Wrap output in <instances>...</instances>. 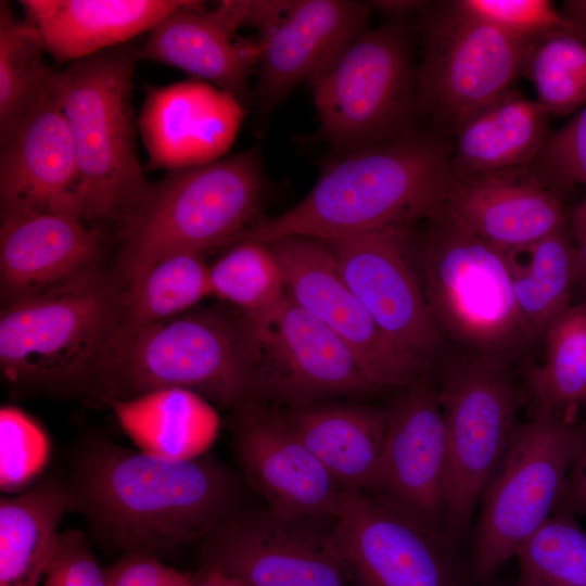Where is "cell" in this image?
<instances>
[{
  "instance_id": "obj_1",
  "label": "cell",
  "mask_w": 586,
  "mask_h": 586,
  "mask_svg": "<svg viewBox=\"0 0 586 586\" xmlns=\"http://www.w3.org/2000/svg\"><path fill=\"white\" fill-rule=\"evenodd\" d=\"M65 484L71 510L122 555L196 546L241 508L238 479L213 457L170 459L100 437L76 451Z\"/></svg>"
},
{
  "instance_id": "obj_2",
  "label": "cell",
  "mask_w": 586,
  "mask_h": 586,
  "mask_svg": "<svg viewBox=\"0 0 586 586\" xmlns=\"http://www.w3.org/2000/svg\"><path fill=\"white\" fill-rule=\"evenodd\" d=\"M453 179L451 149L412 129L337 155L301 202L280 215L258 219L237 239L324 241L411 226L444 204Z\"/></svg>"
},
{
  "instance_id": "obj_3",
  "label": "cell",
  "mask_w": 586,
  "mask_h": 586,
  "mask_svg": "<svg viewBox=\"0 0 586 586\" xmlns=\"http://www.w3.org/2000/svg\"><path fill=\"white\" fill-rule=\"evenodd\" d=\"M182 388L233 411L254 399L243 320L198 311L117 328L88 391L105 403Z\"/></svg>"
},
{
  "instance_id": "obj_4",
  "label": "cell",
  "mask_w": 586,
  "mask_h": 586,
  "mask_svg": "<svg viewBox=\"0 0 586 586\" xmlns=\"http://www.w3.org/2000/svg\"><path fill=\"white\" fill-rule=\"evenodd\" d=\"M265 178L257 148L167 170L127 216L120 250L125 281L178 253L204 256L258 220Z\"/></svg>"
},
{
  "instance_id": "obj_5",
  "label": "cell",
  "mask_w": 586,
  "mask_h": 586,
  "mask_svg": "<svg viewBox=\"0 0 586 586\" xmlns=\"http://www.w3.org/2000/svg\"><path fill=\"white\" fill-rule=\"evenodd\" d=\"M136 51L119 46L55 71L53 92L67 123L80 176L85 221L124 220L149 188L136 146Z\"/></svg>"
},
{
  "instance_id": "obj_6",
  "label": "cell",
  "mask_w": 586,
  "mask_h": 586,
  "mask_svg": "<svg viewBox=\"0 0 586 586\" xmlns=\"http://www.w3.org/2000/svg\"><path fill=\"white\" fill-rule=\"evenodd\" d=\"M119 319L120 295L94 267L9 301L1 370L16 385L88 390Z\"/></svg>"
},
{
  "instance_id": "obj_7",
  "label": "cell",
  "mask_w": 586,
  "mask_h": 586,
  "mask_svg": "<svg viewBox=\"0 0 586 586\" xmlns=\"http://www.w3.org/2000/svg\"><path fill=\"white\" fill-rule=\"evenodd\" d=\"M400 22L367 29L309 81L318 135L337 155L413 129L416 69L409 33Z\"/></svg>"
},
{
  "instance_id": "obj_8",
  "label": "cell",
  "mask_w": 586,
  "mask_h": 586,
  "mask_svg": "<svg viewBox=\"0 0 586 586\" xmlns=\"http://www.w3.org/2000/svg\"><path fill=\"white\" fill-rule=\"evenodd\" d=\"M426 219L423 292L438 329L473 353L506 357L533 336L517 308L507 252L463 229L443 205Z\"/></svg>"
},
{
  "instance_id": "obj_9",
  "label": "cell",
  "mask_w": 586,
  "mask_h": 586,
  "mask_svg": "<svg viewBox=\"0 0 586 586\" xmlns=\"http://www.w3.org/2000/svg\"><path fill=\"white\" fill-rule=\"evenodd\" d=\"M586 432L572 415L535 410L517 425L480 498L473 559L493 576L556 511Z\"/></svg>"
},
{
  "instance_id": "obj_10",
  "label": "cell",
  "mask_w": 586,
  "mask_h": 586,
  "mask_svg": "<svg viewBox=\"0 0 586 586\" xmlns=\"http://www.w3.org/2000/svg\"><path fill=\"white\" fill-rule=\"evenodd\" d=\"M437 391L447 438L444 530L456 539L510 443L519 399L506 357L479 353L451 361Z\"/></svg>"
},
{
  "instance_id": "obj_11",
  "label": "cell",
  "mask_w": 586,
  "mask_h": 586,
  "mask_svg": "<svg viewBox=\"0 0 586 586\" xmlns=\"http://www.w3.org/2000/svg\"><path fill=\"white\" fill-rule=\"evenodd\" d=\"M423 53L416 69L419 109L454 132L475 111L511 88L524 43L458 10L422 12Z\"/></svg>"
},
{
  "instance_id": "obj_12",
  "label": "cell",
  "mask_w": 586,
  "mask_h": 586,
  "mask_svg": "<svg viewBox=\"0 0 586 586\" xmlns=\"http://www.w3.org/2000/svg\"><path fill=\"white\" fill-rule=\"evenodd\" d=\"M254 399L289 407L378 391L351 347L288 294L243 317Z\"/></svg>"
},
{
  "instance_id": "obj_13",
  "label": "cell",
  "mask_w": 586,
  "mask_h": 586,
  "mask_svg": "<svg viewBox=\"0 0 586 586\" xmlns=\"http://www.w3.org/2000/svg\"><path fill=\"white\" fill-rule=\"evenodd\" d=\"M330 540L349 586H455L448 535L375 492H345Z\"/></svg>"
},
{
  "instance_id": "obj_14",
  "label": "cell",
  "mask_w": 586,
  "mask_h": 586,
  "mask_svg": "<svg viewBox=\"0 0 586 586\" xmlns=\"http://www.w3.org/2000/svg\"><path fill=\"white\" fill-rule=\"evenodd\" d=\"M199 566L243 586H349L330 530L239 508L198 545Z\"/></svg>"
},
{
  "instance_id": "obj_15",
  "label": "cell",
  "mask_w": 586,
  "mask_h": 586,
  "mask_svg": "<svg viewBox=\"0 0 586 586\" xmlns=\"http://www.w3.org/2000/svg\"><path fill=\"white\" fill-rule=\"evenodd\" d=\"M267 244L281 266L286 294L351 347L378 390H407L424 379L425 367L382 332L322 241L290 237Z\"/></svg>"
},
{
  "instance_id": "obj_16",
  "label": "cell",
  "mask_w": 586,
  "mask_h": 586,
  "mask_svg": "<svg viewBox=\"0 0 586 586\" xmlns=\"http://www.w3.org/2000/svg\"><path fill=\"white\" fill-rule=\"evenodd\" d=\"M410 228L394 226L322 242L382 332L426 367L440 348L442 332L411 267Z\"/></svg>"
},
{
  "instance_id": "obj_17",
  "label": "cell",
  "mask_w": 586,
  "mask_h": 586,
  "mask_svg": "<svg viewBox=\"0 0 586 586\" xmlns=\"http://www.w3.org/2000/svg\"><path fill=\"white\" fill-rule=\"evenodd\" d=\"M232 446L245 481L277 517L333 521L345 491L295 435L278 407L251 400L234 410Z\"/></svg>"
},
{
  "instance_id": "obj_18",
  "label": "cell",
  "mask_w": 586,
  "mask_h": 586,
  "mask_svg": "<svg viewBox=\"0 0 586 586\" xmlns=\"http://www.w3.org/2000/svg\"><path fill=\"white\" fill-rule=\"evenodd\" d=\"M387 412L375 493L445 532L447 438L438 391L423 379L407 388Z\"/></svg>"
},
{
  "instance_id": "obj_19",
  "label": "cell",
  "mask_w": 586,
  "mask_h": 586,
  "mask_svg": "<svg viewBox=\"0 0 586 586\" xmlns=\"http://www.w3.org/2000/svg\"><path fill=\"white\" fill-rule=\"evenodd\" d=\"M371 5L351 0L291 1L260 34L257 97L272 111L300 82L310 81L367 30Z\"/></svg>"
},
{
  "instance_id": "obj_20",
  "label": "cell",
  "mask_w": 586,
  "mask_h": 586,
  "mask_svg": "<svg viewBox=\"0 0 586 586\" xmlns=\"http://www.w3.org/2000/svg\"><path fill=\"white\" fill-rule=\"evenodd\" d=\"M443 206L463 229L505 252L566 227L558 194L527 167L454 176Z\"/></svg>"
},
{
  "instance_id": "obj_21",
  "label": "cell",
  "mask_w": 586,
  "mask_h": 586,
  "mask_svg": "<svg viewBox=\"0 0 586 586\" xmlns=\"http://www.w3.org/2000/svg\"><path fill=\"white\" fill-rule=\"evenodd\" d=\"M241 109L200 80L149 87L138 119L148 167L171 170L219 158L233 140Z\"/></svg>"
},
{
  "instance_id": "obj_22",
  "label": "cell",
  "mask_w": 586,
  "mask_h": 586,
  "mask_svg": "<svg viewBox=\"0 0 586 586\" xmlns=\"http://www.w3.org/2000/svg\"><path fill=\"white\" fill-rule=\"evenodd\" d=\"M239 27L232 1L205 10L203 2L190 0L149 31L136 55L213 82L242 105L262 47L258 39L238 36Z\"/></svg>"
},
{
  "instance_id": "obj_23",
  "label": "cell",
  "mask_w": 586,
  "mask_h": 586,
  "mask_svg": "<svg viewBox=\"0 0 586 586\" xmlns=\"http://www.w3.org/2000/svg\"><path fill=\"white\" fill-rule=\"evenodd\" d=\"M72 136L53 92L1 144V212H61L81 217Z\"/></svg>"
},
{
  "instance_id": "obj_24",
  "label": "cell",
  "mask_w": 586,
  "mask_h": 586,
  "mask_svg": "<svg viewBox=\"0 0 586 586\" xmlns=\"http://www.w3.org/2000/svg\"><path fill=\"white\" fill-rule=\"evenodd\" d=\"M100 247V230L77 215L1 212L0 281L7 301L93 268Z\"/></svg>"
},
{
  "instance_id": "obj_25",
  "label": "cell",
  "mask_w": 586,
  "mask_h": 586,
  "mask_svg": "<svg viewBox=\"0 0 586 586\" xmlns=\"http://www.w3.org/2000/svg\"><path fill=\"white\" fill-rule=\"evenodd\" d=\"M190 0H23L44 50L69 64L153 29Z\"/></svg>"
},
{
  "instance_id": "obj_26",
  "label": "cell",
  "mask_w": 586,
  "mask_h": 586,
  "mask_svg": "<svg viewBox=\"0 0 586 586\" xmlns=\"http://www.w3.org/2000/svg\"><path fill=\"white\" fill-rule=\"evenodd\" d=\"M283 419L345 492H377L387 410L323 402L279 408Z\"/></svg>"
},
{
  "instance_id": "obj_27",
  "label": "cell",
  "mask_w": 586,
  "mask_h": 586,
  "mask_svg": "<svg viewBox=\"0 0 586 586\" xmlns=\"http://www.w3.org/2000/svg\"><path fill=\"white\" fill-rule=\"evenodd\" d=\"M549 117L537 100L511 88L502 92L455 130L454 176L528 166L550 132Z\"/></svg>"
},
{
  "instance_id": "obj_28",
  "label": "cell",
  "mask_w": 586,
  "mask_h": 586,
  "mask_svg": "<svg viewBox=\"0 0 586 586\" xmlns=\"http://www.w3.org/2000/svg\"><path fill=\"white\" fill-rule=\"evenodd\" d=\"M71 510L65 481L43 476L0 500V586H38Z\"/></svg>"
},
{
  "instance_id": "obj_29",
  "label": "cell",
  "mask_w": 586,
  "mask_h": 586,
  "mask_svg": "<svg viewBox=\"0 0 586 586\" xmlns=\"http://www.w3.org/2000/svg\"><path fill=\"white\" fill-rule=\"evenodd\" d=\"M106 404L140 450L170 459L203 455L219 426L211 403L188 390H158Z\"/></svg>"
},
{
  "instance_id": "obj_30",
  "label": "cell",
  "mask_w": 586,
  "mask_h": 586,
  "mask_svg": "<svg viewBox=\"0 0 586 586\" xmlns=\"http://www.w3.org/2000/svg\"><path fill=\"white\" fill-rule=\"evenodd\" d=\"M521 251L524 262L507 252L517 308L531 334L544 335L571 306L575 243L565 227Z\"/></svg>"
},
{
  "instance_id": "obj_31",
  "label": "cell",
  "mask_w": 586,
  "mask_h": 586,
  "mask_svg": "<svg viewBox=\"0 0 586 586\" xmlns=\"http://www.w3.org/2000/svg\"><path fill=\"white\" fill-rule=\"evenodd\" d=\"M42 39L27 18L0 4V142L5 143L52 89L55 71L44 61Z\"/></svg>"
},
{
  "instance_id": "obj_32",
  "label": "cell",
  "mask_w": 586,
  "mask_h": 586,
  "mask_svg": "<svg viewBox=\"0 0 586 586\" xmlns=\"http://www.w3.org/2000/svg\"><path fill=\"white\" fill-rule=\"evenodd\" d=\"M120 295L117 328L130 329L183 314L211 294L209 266L202 255L166 256L129 280Z\"/></svg>"
},
{
  "instance_id": "obj_33",
  "label": "cell",
  "mask_w": 586,
  "mask_h": 586,
  "mask_svg": "<svg viewBox=\"0 0 586 586\" xmlns=\"http://www.w3.org/2000/svg\"><path fill=\"white\" fill-rule=\"evenodd\" d=\"M544 335L545 361L531 377L535 410L572 415L586 400V302L571 305Z\"/></svg>"
},
{
  "instance_id": "obj_34",
  "label": "cell",
  "mask_w": 586,
  "mask_h": 586,
  "mask_svg": "<svg viewBox=\"0 0 586 586\" xmlns=\"http://www.w3.org/2000/svg\"><path fill=\"white\" fill-rule=\"evenodd\" d=\"M520 75L534 86L549 116L586 105V41L572 31H552L524 43Z\"/></svg>"
},
{
  "instance_id": "obj_35",
  "label": "cell",
  "mask_w": 586,
  "mask_h": 586,
  "mask_svg": "<svg viewBox=\"0 0 586 586\" xmlns=\"http://www.w3.org/2000/svg\"><path fill=\"white\" fill-rule=\"evenodd\" d=\"M209 266L211 294L234 304L245 317L256 316L285 296L281 266L267 243L237 239Z\"/></svg>"
},
{
  "instance_id": "obj_36",
  "label": "cell",
  "mask_w": 586,
  "mask_h": 586,
  "mask_svg": "<svg viewBox=\"0 0 586 586\" xmlns=\"http://www.w3.org/2000/svg\"><path fill=\"white\" fill-rule=\"evenodd\" d=\"M514 558L513 586H586V533L571 514L553 512Z\"/></svg>"
},
{
  "instance_id": "obj_37",
  "label": "cell",
  "mask_w": 586,
  "mask_h": 586,
  "mask_svg": "<svg viewBox=\"0 0 586 586\" xmlns=\"http://www.w3.org/2000/svg\"><path fill=\"white\" fill-rule=\"evenodd\" d=\"M46 432L27 413L13 406L0 410V485L5 493L25 489L49 460ZM28 487V486H27Z\"/></svg>"
},
{
  "instance_id": "obj_38",
  "label": "cell",
  "mask_w": 586,
  "mask_h": 586,
  "mask_svg": "<svg viewBox=\"0 0 586 586\" xmlns=\"http://www.w3.org/2000/svg\"><path fill=\"white\" fill-rule=\"evenodd\" d=\"M453 2L461 12L496 27L523 43L552 31H572L576 35L573 26L549 0Z\"/></svg>"
},
{
  "instance_id": "obj_39",
  "label": "cell",
  "mask_w": 586,
  "mask_h": 586,
  "mask_svg": "<svg viewBox=\"0 0 586 586\" xmlns=\"http://www.w3.org/2000/svg\"><path fill=\"white\" fill-rule=\"evenodd\" d=\"M526 167L556 194L576 186L586 187V105L548 133L542 150Z\"/></svg>"
},
{
  "instance_id": "obj_40",
  "label": "cell",
  "mask_w": 586,
  "mask_h": 586,
  "mask_svg": "<svg viewBox=\"0 0 586 586\" xmlns=\"http://www.w3.org/2000/svg\"><path fill=\"white\" fill-rule=\"evenodd\" d=\"M43 586H107L105 570L97 562L89 539L78 530L59 534Z\"/></svg>"
},
{
  "instance_id": "obj_41",
  "label": "cell",
  "mask_w": 586,
  "mask_h": 586,
  "mask_svg": "<svg viewBox=\"0 0 586 586\" xmlns=\"http://www.w3.org/2000/svg\"><path fill=\"white\" fill-rule=\"evenodd\" d=\"M105 570L107 586H189L190 573H183L148 552L124 553Z\"/></svg>"
},
{
  "instance_id": "obj_42",
  "label": "cell",
  "mask_w": 586,
  "mask_h": 586,
  "mask_svg": "<svg viewBox=\"0 0 586 586\" xmlns=\"http://www.w3.org/2000/svg\"><path fill=\"white\" fill-rule=\"evenodd\" d=\"M556 511L586 514V436L570 467Z\"/></svg>"
},
{
  "instance_id": "obj_43",
  "label": "cell",
  "mask_w": 586,
  "mask_h": 586,
  "mask_svg": "<svg viewBox=\"0 0 586 586\" xmlns=\"http://www.w3.org/2000/svg\"><path fill=\"white\" fill-rule=\"evenodd\" d=\"M369 4L371 8L394 16L395 20H400L413 11L423 12L429 7V2L416 0H380L370 1Z\"/></svg>"
},
{
  "instance_id": "obj_44",
  "label": "cell",
  "mask_w": 586,
  "mask_h": 586,
  "mask_svg": "<svg viewBox=\"0 0 586 586\" xmlns=\"http://www.w3.org/2000/svg\"><path fill=\"white\" fill-rule=\"evenodd\" d=\"M559 10L577 37L586 41V0H565Z\"/></svg>"
},
{
  "instance_id": "obj_45",
  "label": "cell",
  "mask_w": 586,
  "mask_h": 586,
  "mask_svg": "<svg viewBox=\"0 0 586 586\" xmlns=\"http://www.w3.org/2000/svg\"><path fill=\"white\" fill-rule=\"evenodd\" d=\"M189 586H243V585L222 573L199 566L194 573H190Z\"/></svg>"
},
{
  "instance_id": "obj_46",
  "label": "cell",
  "mask_w": 586,
  "mask_h": 586,
  "mask_svg": "<svg viewBox=\"0 0 586 586\" xmlns=\"http://www.w3.org/2000/svg\"><path fill=\"white\" fill-rule=\"evenodd\" d=\"M569 232L575 242L586 239V196L571 214Z\"/></svg>"
},
{
  "instance_id": "obj_47",
  "label": "cell",
  "mask_w": 586,
  "mask_h": 586,
  "mask_svg": "<svg viewBox=\"0 0 586 586\" xmlns=\"http://www.w3.org/2000/svg\"><path fill=\"white\" fill-rule=\"evenodd\" d=\"M576 250V278L575 284L586 296V239L575 242ZM586 302V301H585Z\"/></svg>"
}]
</instances>
